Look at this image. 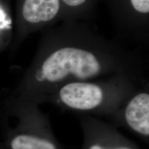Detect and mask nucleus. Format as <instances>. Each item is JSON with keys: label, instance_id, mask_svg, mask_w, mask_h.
I'll use <instances>...</instances> for the list:
<instances>
[{"label": "nucleus", "instance_id": "8", "mask_svg": "<svg viewBox=\"0 0 149 149\" xmlns=\"http://www.w3.org/2000/svg\"><path fill=\"white\" fill-rule=\"evenodd\" d=\"M62 17L66 21H74L75 19L89 13L95 0H60Z\"/></svg>", "mask_w": 149, "mask_h": 149}, {"label": "nucleus", "instance_id": "4", "mask_svg": "<svg viewBox=\"0 0 149 149\" xmlns=\"http://www.w3.org/2000/svg\"><path fill=\"white\" fill-rule=\"evenodd\" d=\"M115 126H123L146 142L149 138V91L145 81L126 99L111 118Z\"/></svg>", "mask_w": 149, "mask_h": 149}, {"label": "nucleus", "instance_id": "6", "mask_svg": "<svg viewBox=\"0 0 149 149\" xmlns=\"http://www.w3.org/2000/svg\"><path fill=\"white\" fill-rule=\"evenodd\" d=\"M83 134L81 149H140L111 123L88 115H78Z\"/></svg>", "mask_w": 149, "mask_h": 149}, {"label": "nucleus", "instance_id": "5", "mask_svg": "<svg viewBox=\"0 0 149 149\" xmlns=\"http://www.w3.org/2000/svg\"><path fill=\"white\" fill-rule=\"evenodd\" d=\"M61 17L60 0H17L19 38L51 25Z\"/></svg>", "mask_w": 149, "mask_h": 149}, {"label": "nucleus", "instance_id": "1", "mask_svg": "<svg viewBox=\"0 0 149 149\" xmlns=\"http://www.w3.org/2000/svg\"><path fill=\"white\" fill-rule=\"evenodd\" d=\"M66 21L42 37L35 58L15 88L19 100L43 104L64 84L126 74L143 79L141 60L86 26Z\"/></svg>", "mask_w": 149, "mask_h": 149}, {"label": "nucleus", "instance_id": "2", "mask_svg": "<svg viewBox=\"0 0 149 149\" xmlns=\"http://www.w3.org/2000/svg\"><path fill=\"white\" fill-rule=\"evenodd\" d=\"M145 81L126 74L72 81L50 93L43 103H51L77 115L111 119L130 94Z\"/></svg>", "mask_w": 149, "mask_h": 149}, {"label": "nucleus", "instance_id": "7", "mask_svg": "<svg viewBox=\"0 0 149 149\" xmlns=\"http://www.w3.org/2000/svg\"><path fill=\"white\" fill-rule=\"evenodd\" d=\"M119 25L133 35L148 33L149 0H109Z\"/></svg>", "mask_w": 149, "mask_h": 149}, {"label": "nucleus", "instance_id": "3", "mask_svg": "<svg viewBox=\"0 0 149 149\" xmlns=\"http://www.w3.org/2000/svg\"><path fill=\"white\" fill-rule=\"evenodd\" d=\"M39 106L10 94L0 100V149H62Z\"/></svg>", "mask_w": 149, "mask_h": 149}]
</instances>
